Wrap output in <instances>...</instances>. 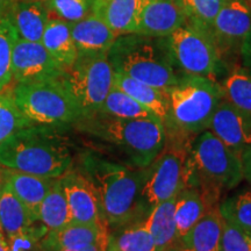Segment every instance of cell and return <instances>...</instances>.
Segmentation results:
<instances>
[{"label":"cell","instance_id":"1","mask_svg":"<svg viewBox=\"0 0 251 251\" xmlns=\"http://www.w3.org/2000/svg\"><path fill=\"white\" fill-rule=\"evenodd\" d=\"M79 172L92 184L109 229L147 218L141 202L143 169L90 155L83 159Z\"/></svg>","mask_w":251,"mask_h":251},{"label":"cell","instance_id":"2","mask_svg":"<svg viewBox=\"0 0 251 251\" xmlns=\"http://www.w3.org/2000/svg\"><path fill=\"white\" fill-rule=\"evenodd\" d=\"M76 124L81 131L107 144L122 164L131 168L148 166L164 147L165 129L158 117L122 119L98 112Z\"/></svg>","mask_w":251,"mask_h":251},{"label":"cell","instance_id":"3","mask_svg":"<svg viewBox=\"0 0 251 251\" xmlns=\"http://www.w3.org/2000/svg\"><path fill=\"white\" fill-rule=\"evenodd\" d=\"M244 179L241 156L211 130L198 134L184 164V186L196 187L211 208L218 207L222 190H231Z\"/></svg>","mask_w":251,"mask_h":251},{"label":"cell","instance_id":"4","mask_svg":"<svg viewBox=\"0 0 251 251\" xmlns=\"http://www.w3.org/2000/svg\"><path fill=\"white\" fill-rule=\"evenodd\" d=\"M71 165L72 156L67 141L48 126H28L0 143L2 168L59 178L70 170Z\"/></svg>","mask_w":251,"mask_h":251},{"label":"cell","instance_id":"5","mask_svg":"<svg viewBox=\"0 0 251 251\" xmlns=\"http://www.w3.org/2000/svg\"><path fill=\"white\" fill-rule=\"evenodd\" d=\"M113 71L164 91L183 75L176 68L164 37L130 33L119 35L107 52Z\"/></svg>","mask_w":251,"mask_h":251},{"label":"cell","instance_id":"6","mask_svg":"<svg viewBox=\"0 0 251 251\" xmlns=\"http://www.w3.org/2000/svg\"><path fill=\"white\" fill-rule=\"evenodd\" d=\"M170 112L164 124L166 134L194 139L208 128L211 119L224 99L220 83L211 78L183 76L168 90Z\"/></svg>","mask_w":251,"mask_h":251},{"label":"cell","instance_id":"7","mask_svg":"<svg viewBox=\"0 0 251 251\" xmlns=\"http://www.w3.org/2000/svg\"><path fill=\"white\" fill-rule=\"evenodd\" d=\"M61 78L15 84L9 96L34 125L76 124L81 118L80 109Z\"/></svg>","mask_w":251,"mask_h":251},{"label":"cell","instance_id":"8","mask_svg":"<svg viewBox=\"0 0 251 251\" xmlns=\"http://www.w3.org/2000/svg\"><path fill=\"white\" fill-rule=\"evenodd\" d=\"M193 139L165 134L164 147L148 166L143 168L141 202L144 214L175 198L184 187V164Z\"/></svg>","mask_w":251,"mask_h":251},{"label":"cell","instance_id":"9","mask_svg":"<svg viewBox=\"0 0 251 251\" xmlns=\"http://www.w3.org/2000/svg\"><path fill=\"white\" fill-rule=\"evenodd\" d=\"M61 79L85 118L100 111L113 86L114 71L107 54H78Z\"/></svg>","mask_w":251,"mask_h":251},{"label":"cell","instance_id":"10","mask_svg":"<svg viewBox=\"0 0 251 251\" xmlns=\"http://www.w3.org/2000/svg\"><path fill=\"white\" fill-rule=\"evenodd\" d=\"M164 39L172 61L183 76L216 80L226 72V64L212 40L187 23Z\"/></svg>","mask_w":251,"mask_h":251},{"label":"cell","instance_id":"11","mask_svg":"<svg viewBox=\"0 0 251 251\" xmlns=\"http://www.w3.org/2000/svg\"><path fill=\"white\" fill-rule=\"evenodd\" d=\"M250 31L251 7L247 0H224L209 37L226 67L229 61L240 57L241 48Z\"/></svg>","mask_w":251,"mask_h":251},{"label":"cell","instance_id":"12","mask_svg":"<svg viewBox=\"0 0 251 251\" xmlns=\"http://www.w3.org/2000/svg\"><path fill=\"white\" fill-rule=\"evenodd\" d=\"M64 68L41 42L18 39L12 54V80L15 84L59 79Z\"/></svg>","mask_w":251,"mask_h":251},{"label":"cell","instance_id":"13","mask_svg":"<svg viewBox=\"0 0 251 251\" xmlns=\"http://www.w3.org/2000/svg\"><path fill=\"white\" fill-rule=\"evenodd\" d=\"M59 178L70 209L71 222L106 224L100 213L96 191L85 176L79 171H74L70 169Z\"/></svg>","mask_w":251,"mask_h":251},{"label":"cell","instance_id":"14","mask_svg":"<svg viewBox=\"0 0 251 251\" xmlns=\"http://www.w3.org/2000/svg\"><path fill=\"white\" fill-rule=\"evenodd\" d=\"M207 129L238 156L251 146V119L225 99L219 103Z\"/></svg>","mask_w":251,"mask_h":251},{"label":"cell","instance_id":"15","mask_svg":"<svg viewBox=\"0 0 251 251\" xmlns=\"http://www.w3.org/2000/svg\"><path fill=\"white\" fill-rule=\"evenodd\" d=\"M187 23L178 0H149L144 6L135 33L164 37Z\"/></svg>","mask_w":251,"mask_h":251},{"label":"cell","instance_id":"16","mask_svg":"<svg viewBox=\"0 0 251 251\" xmlns=\"http://www.w3.org/2000/svg\"><path fill=\"white\" fill-rule=\"evenodd\" d=\"M109 228L103 222L100 224H76L71 222L57 230H48L41 241L45 251L80 248L108 240Z\"/></svg>","mask_w":251,"mask_h":251},{"label":"cell","instance_id":"17","mask_svg":"<svg viewBox=\"0 0 251 251\" xmlns=\"http://www.w3.org/2000/svg\"><path fill=\"white\" fill-rule=\"evenodd\" d=\"M2 180L9 186L19 200L24 203L34 221H39L40 206L51 188L56 178H47L11 170L1 166Z\"/></svg>","mask_w":251,"mask_h":251},{"label":"cell","instance_id":"18","mask_svg":"<svg viewBox=\"0 0 251 251\" xmlns=\"http://www.w3.org/2000/svg\"><path fill=\"white\" fill-rule=\"evenodd\" d=\"M149 0H92L91 13L111 28L115 35L136 31L141 12Z\"/></svg>","mask_w":251,"mask_h":251},{"label":"cell","instance_id":"19","mask_svg":"<svg viewBox=\"0 0 251 251\" xmlns=\"http://www.w3.org/2000/svg\"><path fill=\"white\" fill-rule=\"evenodd\" d=\"M70 25L78 54H107L117 39L111 28L93 13Z\"/></svg>","mask_w":251,"mask_h":251},{"label":"cell","instance_id":"20","mask_svg":"<svg viewBox=\"0 0 251 251\" xmlns=\"http://www.w3.org/2000/svg\"><path fill=\"white\" fill-rule=\"evenodd\" d=\"M9 18L19 39L41 42L50 12L46 0H17Z\"/></svg>","mask_w":251,"mask_h":251},{"label":"cell","instance_id":"21","mask_svg":"<svg viewBox=\"0 0 251 251\" xmlns=\"http://www.w3.org/2000/svg\"><path fill=\"white\" fill-rule=\"evenodd\" d=\"M113 85L128 94L144 107L150 109L153 114L161 119L163 124L168 120L169 112H170L168 91L150 86L148 84L126 76L121 72H114Z\"/></svg>","mask_w":251,"mask_h":251},{"label":"cell","instance_id":"22","mask_svg":"<svg viewBox=\"0 0 251 251\" xmlns=\"http://www.w3.org/2000/svg\"><path fill=\"white\" fill-rule=\"evenodd\" d=\"M224 218L219 206L209 209L188 233L180 238L191 251H220Z\"/></svg>","mask_w":251,"mask_h":251},{"label":"cell","instance_id":"23","mask_svg":"<svg viewBox=\"0 0 251 251\" xmlns=\"http://www.w3.org/2000/svg\"><path fill=\"white\" fill-rule=\"evenodd\" d=\"M175 205L176 197L153 207L144 219V226L151 235L157 251L168 249L180 241L176 227Z\"/></svg>","mask_w":251,"mask_h":251},{"label":"cell","instance_id":"24","mask_svg":"<svg viewBox=\"0 0 251 251\" xmlns=\"http://www.w3.org/2000/svg\"><path fill=\"white\" fill-rule=\"evenodd\" d=\"M41 43L63 68L70 67L77 58V49L71 35V25L58 18H49Z\"/></svg>","mask_w":251,"mask_h":251},{"label":"cell","instance_id":"25","mask_svg":"<svg viewBox=\"0 0 251 251\" xmlns=\"http://www.w3.org/2000/svg\"><path fill=\"white\" fill-rule=\"evenodd\" d=\"M212 209L206 199L196 187L184 186L176 196L175 219L179 238L185 236L191 228Z\"/></svg>","mask_w":251,"mask_h":251},{"label":"cell","instance_id":"26","mask_svg":"<svg viewBox=\"0 0 251 251\" xmlns=\"http://www.w3.org/2000/svg\"><path fill=\"white\" fill-rule=\"evenodd\" d=\"M106 251H157L144 220L109 229Z\"/></svg>","mask_w":251,"mask_h":251},{"label":"cell","instance_id":"27","mask_svg":"<svg viewBox=\"0 0 251 251\" xmlns=\"http://www.w3.org/2000/svg\"><path fill=\"white\" fill-rule=\"evenodd\" d=\"M224 99L251 119V74L242 67H233L220 81Z\"/></svg>","mask_w":251,"mask_h":251},{"label":"cell","instance_id":"28","mask_svg":"<svg viewBox=\"0 0 251 251\" xmlns=\"http://www.w3.org/2000/svg\"><path fill=\"white\" fill-rule=\"evenodd\" d=\"M39 221L48 230H57L71 224L70 209L63 190L61 178H56L40 206Z\"/></svg>","mask_w":251,"mask_h":251},{"label":"cell","instance_id":"29","mask_svg":"<svg viewBox=\"0 0 251 251\" xmlns=\"http://www.w3.org/2000/svg\"><path fill=\"white\" fill-rule=\"evenodd\" d=\"M100 113L122 119H139L157 117L156 114L144 106L134 100L131 97L122 92L114 85L112 86L105 101H103Z\"/></svg>","mask_w":251,"mask_h":251},{"label":"cell","instance_id":"30","mask_svg":"<svg viewBox=\"0 0 251 251\" xmlns=\"http://www.w3.org/2000/svg\"><path fill=\"white\" fill-rule=\"evenodd\" d=\"M178 1L184 9L187 24L209 37L212 25L224 0H178Z\"/></svg>","mask_w":251,"mask_h":251},{"label":"cell","instance_id":"31","mask_svg":"<svg viewBox=\"0 0 251 251\" xmlns=\"http://www.w3.org/2000/svg\"><path fill=\"white\" fill-rule=\"evenodd\" d=\"M222 218L251 235V191H242L219 205Z\"/></svg>","mask_w":251,"mask_h":251},{"label":"cell","instance_id":"32","mask_svg":"<svg viewBox=\"0 0 251 251\" xmlns=\"http://www.w3.org/2000/svg\"><path fill=\"white\" fill-rule=\"evenodd\" d=\"M19 39L9 17H0V93L12 83V54Z\"/></svg>","mask_w":251,"mask_h":251},{"label":"cell","instance_id":"33","mask_svg":"<svg viewBox=\"0 0 251 251\" xmlns=\"http://www.w3.org/2000/svg\"><path fill=\"white\" fill-rule=\"evenodd\" d=\"M34 125L21 113L9 94L0 93V143L15 131Z\"/></svg>","mask_w":251,"mask_h":251},{"label":"cell","instance_id":"34","mask_svg":"<svg viewBox=\"0 0 251 251\" xmlns=\"http://www.w3.org/2000/svg\"><path fill=\"white\" fill-rule=\"evenodd\" d=\"M49 12L68 23H77L92 11V0H46Z\"/></svg>","mask_w":251,"mask_h":251},{"label":"cell","instance_id":"35","mask_svg":"<svg viewBox=\"0 0 251 251\" xmlns=\"http://www.w3.org/2000/svg\"><path fill=\"white\" fill-rule=\"evenodd\" d=\"M220 251H251V235L224 219Z\"/></svg>","mask_w":251,"mask_h":251},{"label":"cell","instance_id":"36","mask_svg":"<svg viewBox=\"0 0 251 251\" xmlns=\"http://www.w3.org/2000/svg\"><path fill=\"white\" fill-rule=\"evenodd\" d=\"M240 58L242 62V68L251 74V31L243 42L240 51Z\"/></svg>","mask_w":251,"mask_h":251},{"label":"cell","instance_id":"37","mask_svg":"<svg viewBox=\"0 0 251 251\" xmlns=\"http://www.w3.org/2000/svg\"><path fill=\"white\" fill-rule=\"evenodd\" d=\"M241 161L243 165V177L251 185V146L241 153Z\"/></svg>","mask_w":251,"mask_h":251},{"label":"cell","instance_id":"38","mask_svg":"<svg viewBox=\"0 0 251 251\" xmlns=\"http://www.w3.org/2000/svg\"><path fill=\"white\" fill-rule=\"evenodd\" d=\"M107 241H102V242H97V243H93V244H89V246H85V247L70 248V249H59V250H56V251H106V247H107Z\"/></svg>","mask_w":251,"mask_h":251},{"label":"cell","instance_id":"39","mask_svg":"<svg viewBox=\"0 0 251 251\" xmlns=\"http://www.w3.org/2000/svg\"><path fill=\"white\" fill-rule=\"evenodd\" d=\"M17 0H0V17H9Z\"/></svg>","mask_w":251,"mask_h":251},{"label":"cell","instance_id":"40","mask_svg":"<svg viewBox=\"0 0 251 251\" xmlns=\"http://www.w3.org/2000/svg\"><path fill=\"white\" fill-rule=\"evenodd\" d=\"M0 251H13L11 246H9L7 238L5 237V235L0 231Z\"/></svg>","mask_w":251,"mask_h":251},{"label":"cell","instance_id":"41","mask_svg":"<svg viewBox=\"0 0 251 251\" xmlns=\"http://www.w3.org/2000/svg\"><path fill=\"white\" fill-rule=\"evenodd\" d=\"M163 251H191V250L188 249V248L185 247L184 244L181 243V240H180L178 243L174 244V246H171L170 248H168V249H165Z\"/></svg>","mask_w":251,"mask_h":251},{"label":"cell","instance_id":"42","mask_svg":"<svg viewBox=\"0 0 251 251\" xmlns=\"http://www.w3.org/2000/svg\"><path fill=\"white\" fill-rule=\"evenodd\" d=\"M2 184H4V181H2V172H1V166H0V192H1L2 190Z\"/></svg>","mask_w":251,"mask_h":251},{"label":"cell","instance_id":"43","mask_svg":"<svg viewBox=\"0 0 251 251\" xmlns=\"http://www.w3.org/2000/svg\"><path fill=\"white\" fill-rule=\"evenodd\" d=\"M247 1H248V4H249L250 7H251V0H247Z\"/></svg>","mask_w":251,"mask_h":251}]
</instances>
